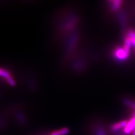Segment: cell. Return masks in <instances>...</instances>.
Masks as SVG:
<instances>
[{"instance_id": "cell-1", "label": "cell", "mask_w": 135, "mask_h": 135, "mask_svg": "<svg viewBox=\"0 0 135 135\" xmlns=\"http://www.w3.org/2000/svg\"><path fill=\"white\" fill-rule=\"evenodd\" d=\"M0 80L11 87L16 85V81L12 74L8 69L0 67Z\"/></svg>"}, {"instance_id": "cell-2", "label": "cell", "mask_w": 135, "mask_h": 135, "mask_svg": "<svg viewBox=\"0 0 135 135\" xmlns=\"http://www.w3.org/2000/svg\"><path fill=\"white\" fill-rule=\"evenodd\" d=\"M69 132L67 128H62L55 131H52L49 132L45 133L42 135H65Z\"/></svg>"}, {"instance_id": "cell-3", "label": "cell", "mask_w": 135, "mask_h": 135, "mask_svg": "<svg viewBox=\"0 0 135 135\" xmlns=\"http://www.w3.org/2000/svg\"><path fill=\"white\" fill-rule=\"evenodd\" d=\"M126 122H121L120 123V124H118L116 125H115L114 127H113V128L114 129H118L119 127H122L126 125Z\"/></svg>"}]
</instances>
